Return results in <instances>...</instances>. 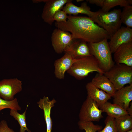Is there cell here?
<instances>
[{
	"label": "cell",
	"mask_w": 132,
	"mask_h": 132,
	"mask_svg": "<svg viewBox=\"0 0 132 132\" xmlns=\"http://www.w3.org/2000/svg\"><path fill=\"white\" fill-rule=\"evenodd\" d=\"M104 74L98 64L92 55L76 59L67 73L77 80L84 79L93 72Z\"/></svg>",
	"instance_id": "277c9868"
},
{
	"label": "cell",
	"mask_w": 132,
	"mask_h": 132,
	"mask_svg": "<svg viewBox=\"0 0 132 132\" xmlns=\"http://www.w3.org/2000/svg\"><path fill=\"white\" fill-rule=\"evenodd\" d=\"M104 0H87L86 1L90 3L95 4L97 6L102 7Z\"/></svg>",
	"instance_id": "f1b7e54d"
},
{
	"label": "cell",
	"mask_w": 132,
	"mask_h": 132,
	"mask_svg": "<svg viewBox=\"0 0 132 132\" xmlns=\"http://www.w3.org/2000/svg\"><path fill=\"white\" fill-rule=\"evenodd\" d=\"M122 23L125 25L127 27L132 28V6L130 5L124 7L120 16Z\"/></svg>",
	"instance_id": "603a6c76"
},
{
	"label": "cell",
	"mask_w": 132,
	"mask_h": 132,
	"mask_svg": "<svg viewBox=\"0 0 132 132\" xmlns=\"http://www.w3.org/2000/svg\"><path fill=\"white\" fill-rule=\"evenodd\" d=\"M0 132H16L8 126L6 121L1 120L0 122Z\"/></svg>",
	"instance_id": "83f0119b"
},
{
	"label": "cell",
	"mask_w": 132,
	"mask_h": 132,
	"mask_svg": "<svg viewBox=\"0 0 132 132\" xmlns=\"http://www.w3.org/2000/svg\"><path fill=\"white\" fill-rule=\"evenodd\" d=\"M104 74L112 83L116 91L126 84H132V67L124 64H115Z\"/></svg>",
	"instance_id": "5b68a950"
},
{
	"label": "cell",
	"mask_w": 132,
	"mask_h": 132,
	"mask_svg": "<svg viewBox=\"0 0 132 132\" xmlns=\"http://www.w3.org/2000/svg\"><path fill=\"white\" fill-rule=\"evenodd\" d=\"M108 40L105 38L98 42L88 43L92 55L96 59L99 68L104 73L109 70L115 64Z\"/></svg>",
	"instance_id": "7a4b0ae2"
},
{
	"label": "cell",
	"mask_w": 132,
	"mask_h": 132,
	"mask_svg": "<svg viewBox=\"0 0 132 132\" xmlns=\"http://www.w3.org/2000/svg\"><path fill=\"white\" fill-rule=\"evenodd\" d=\"M102 112L96 102L87 95L80 110L79 114V121H99L103 117Z\"/></svg>",
	"instance_id": "8992f818"
},
{
	"label": "cell",
	"mask_w": 132,
	"mask_h": 132,
	"mask_svg": "<svg viewBox=\"0 0 132 132\" xmlns=\"http://www.w3.org/2000/svg\"><path fill=\"white\" fill-rule=\"evenodd\" d=\"M22 81L17 78L4 79L0 81V97L7 101L14 99V96L22 90Z\"/></svg>",
	"instance_id": "ba28073f"
},
{
	"label": "cell",
	"mask_w": 132,
	"mask_h": 132,
	"mask_svg": "<svg viewBox=\"0 0 132 132\" xmlns=\"http://www.w3.org/2000/svg\"><path fill=\"white\" fill-rule=\"evenodd\" d=\"M68 16L66 13L62 10H59L55 14L53 18L54 21L56 22H66L68 18Z\"/></svg>",
	"instance_id": "4316f807"
},
{
	"label": "cell",
	"mask_w": 132,
	"mask_h": 132,
	"mask_svg": "<svg viewBox=\"0 0 132 132\" xmlns=\"http://www.w3.org/2000/svg\"><path fill=\"white\" fill-rule=\"evenodd\" d=\"M91 82L111 97H113L116 91L112 83L104 74L97 73Z\"/></svg>",
	"instance_id": "e0dca14e"
},
{
	"label": "cell",
	"mask_w": 132,
	"mask_h": 132,
	"mask_svg": "<svg viewBox=\"0 0 132 132\" xmlns=\"http://www.w3.org/2000/svg\"><path fill=\"white\" fill-rule=\"evenodd\" d=\"M80 129L86 132H97L102 129V126L95 124L92 121H79L78 123Z\"/></svg>",
	"instance_id": "cb8c5ba5"
},
{
	"label": "cell",
	"mask_w": 132,
	"mask_h": 132,
	"mask_svg": "<svg viewBox=\"0 0 132 132\" xmlns=\"http://www.w3.org/2000/svg\"><path fill=\"white\" fill-rule=\"evenodd\" d=\"M28 106L25 111L22 114L19 113L18 111L14 110L11 109L10 111V115L17 121L20 125L19 132H25L26 131L28 132H31L27 128L26 122V113Z\"/></svg>",
	"instance_id": "7402d4cb"
},
{
	"label": "cell",
	"mask_w": 132,
	"mask_h": 132,
	"mask_svg": "<svg viewBox=\"0 0 132 132\" xmlns=\"http://www.w3.org/2000/svg\"><path fill=\"white\" fill-rule=\"evenodd\" d=\"M6 108L17 111L21 110L17 98H15L12 101H7L0 97V111Z\"/></svg>",
	"instance_id": "d4e9b609"
},
{
	"label": "cell",
	"mask_w": 132,
	"mask_h": 132,
	"mask_svg": "<svg viewBox=\"0 0 132 132\" xmlns=\"http://www.w3.org/2000/svg\"><path fill=\"white\" fill-rule=\"evenodd\" d=\"M99 108L103 112H106L108 116L114 119L128 114L126 110L116 104L108 101Z\"/></svg>",
	"instance_id": "d6986e66"
},
{
	"label": "cell",
	"mask_w": 132,
	"mask_h": 132,
	"mask_svg": "<svg viewBox=\"0 0 132 132\" xmlns=\"http://www.w3.org/2000/svg\"><path fill=\"white\" fill-rule=\"evenodd\" d=\"M83 0H76V1L77 2H80L84 1Z\"/></svg>",
	"instance_id": "1f68e13d"
},
{
	"label": "cell",
	"mask_w": 132,
	"mask_h": 132,
	"mask_svg": "<svg viewBox=\"0 0 132 132\" xmlns=\"http://www.w3.org/2000/svg\"><path fill=\"white\" fill-rule=\"evenodd\" d=\"M128 114L132 117V103H130V105L126 110Z\"/></svg>",
	"instance_id": "f546056e"
},
{
	"label": "cell",
	"mask_w": 132,
	"mask_h": 132,
	"mask_svg": "<svg viewBox=\"0 0 132 132\" xmlns=\"http://www.w3.org/2000/svg\"><path fill=\"white\" fill-rule=\"evenodd\" d=\"M118 132H125L132 129V117L125 115L114 119Z\"/></svg>",
	"instance_id": "ffe728a7"
},
{
	"label": "cell",
	"mask_w": 132,
	"mask_h": 132,
	"mask_svg": "<svg viewBox=\"0 0 132 132\" xmlns=\"http://www.w3.org/2000/svg\"><path fill=\"white\" fill-rule=\"evenodd\" d=\"M125 132H132V129H131Z\"/></svg>",
	"instance_id": "d6a6232c"
},
{
	"label": "cell",
	"mask_w": 132,
	"mask_h": 132,
	"mask_svg": "<svg viewBox=\"0 0 132 132\" xmlns=\"http://www.w3.org/2000/svg\"><path fill=\"white\" fill-rule=\"evenodd\" d=\"M55 25L57 28L70 32L73 39L87 43H96L105 38H110L106 31L89 17L69 15L66 22H56Z\"/></svg>",
	"instance_id": "6da1fadb"
},
{
	"label": "cell",
	"mask_w": 132,
	"mask_h": 132,
	"mask_svg": "<svg viewBox=\"0 0 132 132\" xmlns=\"http://www.w3.org/2000/svg\"><path fill=\"white\" fill-rule=\"evenodd\" d=\"M56 102L54 99L50 100L48 97L44 96L37 102L39 107L43 111L46 126V132H51L52 121L51 117V110Z\"/></svg>",
	"instance_id": "2e32d148"
},
{
	"label": "cell",
	"mask_w": 132,
	"mask_h": 132,
	"mask_svg": "<svg viewBox=\"0 0 132 132\" xmlns=\"http://www.w3.org/2000/svg\"><path fill=\"white\" fill-rule=\"evenodd\" d=\"M108 42L112 53H114L122 45L132 41V29L122 27L110 37Z\"/></svg>",
	"instance_id": "9c48e42d"
},
{
	"label": "cell",
	"mask_w": 132,
	"mask_h": 132,
	"mask_svg": "<svg viewBox=\"0 0 132 132\" xmlns=\"http://www.w3.org/2000/svg\"><path fill=\"white\" fill-rule=\"evenodd\" d=\"M64 52V55L54 63V74L56 77L60 79L64 78L65 72L70 69L76 59L69 53Z\"/></svg>",
	"instance_id": "8fae6325"
},
{
	"label": "cell",
	"mask_w": 132,
	"mask_h": 132,
	"mask_svg": "<svg viewBox=\"0 0 132 132\" xmlns=\"http://www.w3.org/2000/svg\"><path fill=\"white\" fill-rule=\"evenodd\" d=\"M113 97V104L126 110L132 100V84L116 91Z\"/></svg>",
	"instance_id": "4fadbf2b"
},
{
	"label": "cell",
	"mask_w": 132,
	"mask_h": 132,
	"mask_svg": "<svg viewBox=\"0 0 132 132\" xmlns=\"http://www.w3.org/2000/svg\"><path fill=\"white\" fill-rule=\"evenodd\" d=\"M47 0H32V1L34 3H38L42 2L45 3Z\"/></svg>",
	"instance_id": "4dcf8cb0"
},
{
	"label": "cell",
	"mask_w": 132,
	"mask_h": 132,
	"mask_svg": "<svg viewBox=\"0 0 132 132\" xmlns=\"http://www.w3.org/2000/svg\"><path fill=\"white\" fill-rule=\"evenodd\" d=\"M65 52L69 53L75 59L92 55L88 43L80 40L74 39L71 46Z\"/></svg>",
	"instance_id": "5bb4252c"
},
{
	"label": "cell",
	"mask_w": 132,
	"mask_h": 132,
	"mask_svg": "<svg viewBox=\"0 0 132 132\" xmlns=\"http://www.w3.org/2000/svg\"><path fill=\"white\" fill-rule=\"evenodd\" d=\"M132 4V0H104L101 10L105 12H109L111 8L116 6L121 7L130 5Z\"/></svg>",
	"instance_id": "44dd1931"
},
{
	"label": "cell",
	"mask_w": 132,
	"mask_h": 132,
	"mask_svg": "<svg viewBox=\"0 0 132 132\" xmlns=\"http://www.w3.org/2000/svg\"><path fill=\"white\" fill-rule=\"evenodd\" d=\"M114 53L116 64H123L132 67V41L122 45Z\"/></svg>",
	"instance_id": "7c38bea8"
},
{
	"label": "cell",
	"mask_w": 132,
	"mask_h": 132,
	"mask_svg": "<svg viewBox=\"0 0 132 132\" xmlns=\"http://www.w3.org/2000/svg\"><path fill=\"white\" fill-rule=\"evenodd\" d=\"M120 9H114L110 12H103L101 10L95 12V14L90 18L109 34L111 37L121 27L122 24L120 16Z\"/></svg>",
	"instance_id": "3957f363"
},
{
	"label": "cell",
	"mask_w": 132,
	"mask_h": 132,
	"mask_svg": "<svg viewBox=\"0 0 132 132\" xmlns=\"http://www.w3.org/2000/svg\"><path fill=\"white\" fill-rule=\"evenodd\" d=\"M86 88L88 96L96 102L99 107L111 99V97L110 95L100 90L91 82L86 84Z\"/></svg>",
	"instance_id": "9a60e30c"
},
{
	"label": "cell",
	"mask_w": 132,
	"mask_h": 132,
	"mask_svg": "<svg viewBox=\"0 0 132 132\" xmlns=\"http://www.w3.org/2000/svg\"><path fill=\"white\" fill-rule=\"evenodd\" d=\"M62 10L69 15L76 16L81 14L86 15L91 18L95 14V12L91 11L90 7L88 6L86 2L82 3L79 6L75 5L72 2L68 3L64 6Z\"/></svg>",
	"instance_id": "ac0fdd59"
},
{
	"label": "cell",
	"mask_w": 132,
	"mask_h": 132,
	"mask_svg": "<svg viewBox=\"0 0 132 132\" xmlns=\"http://www.w3.org/2000/svg\"><path fill=\"white\" fill-rule=\"evenodd\" d=\"M72 0H47L44 7L41 17L45 22L52 25L54 16L59 10H62L66 3L71 2Z\"/></svg>",
	"instance_id": "30bf717a"
},
{
	"label": "cell",
	"mask_w": 132,
	"mask_h": 132,
	"mask_svg": "<svg viewBox=\"0 0 132 132\" xmlns=\"http://www.w3.org/2000/svg\"><path fill=\"white\" fill-rule=\"evenodd\" d=\"M74 40L70 32L58 28L53 30L51 35L52 46L55 52L58 54L65 52Z\"/></svg>",
	"instance_id": "52a82bcc"
},
{
	"label": "cell",
	"mask_w": 132,
	"mask_h": 132,
	"mask_svg": "<svg viewBox=\"0 0 132 132\" xmlns=\"http://www.w3.org/2000/svg\"><path fill=\"white\" fill-rule=\"evenodd\" d=\"M114 119L108 115L104 121L105 127L97 132H118L115 125Z\"/></svg>",
	"instance_id": "484cf974"
}]
</instances>
